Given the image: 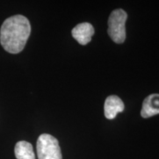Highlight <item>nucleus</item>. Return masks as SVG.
<instances>
[{
  "label": "nucleus",
  "instance_id": "f257e3e1",
  "mask_svg": "<svg viewBox=\"0 0 159 159\" xmlns=\"http://www.w3.org/2000/svg\"><path fill=\"white\" fill-rule=\"evenodd\" d=\"M31 32L27 18L15 15L4 21L0 30V42L5 50L18 54L25 48Z\"/></svg>",
  "mask_w": 159,
  "mask_h": 159
},
{
  "label": "nucleus",
  "instance_id": "f03ea898",
  "mask_svg": "<svg viewBox=\"0 0 159 159\" xmlns=\"http://www.w3.org/2000/svg\"><path fill=\"white\" fill-rule=\"evenodd\" d=\"M128 15L122 9L112 11L108 19V33L111 39L116 43H122L126 38V22Z\"/></svg>",
  "mask_w": 159,
  "mask_h": 159
},
{
  "label": "nucleus",
  "instance_id": "7ed1b4c3",
  "mask_svg": "<svg viewBox=\"0 0 159 159\" xmlns=\"http://www.w3.org/2000/svg\"><path fill=\"white\" fill-rule=\"evenodd\" d=\"M36 148L39 159H62L58 141L52 135L41 134L37 140Z\"/></svg>",
  "mask_w": 159,
  "mask_h": 159
},
{
  "label": "nucleus",
  "instance_id": "20e7f679",
  "mask_svg": "<svg viewBox=\"0 0 159 159\" xmlns=\"http://www.w3.org/2000/svg\"><path fill=\"white\" fill-rule=\"evenodd\" d=\"M94 34V27L88 22L79 24L71 30L73 38L81 45H86L90 42Z\"/></svg>",
  "mask_w": 159,
  "mask_h": 159
},
{
  "label": "nucleus",
  "instance_id": "39448f33",
  "mask_svg": "<svg viewBox=\"0 0 159 159\" xmlns=\"http://www.w3.org/2000/svg\"><path fill=\"white\" fill-rule=\"evenodd\" d=\"M125 105L122 100L116 95H111L105 99L104 105L105 116L108 119H113L118 113L122 112Z\"/></svg>",
  "mask_w": 159,
  "mask_h": 159
},
{
  "label": "nucleus",
  "instance_id": "423d86ee",
  "mask_svg": "<svg viewBox=\"0 0 159 159\" xmlns=\"http://www.w3.org/2000/svg\"><path fill=\"white\" fill-rule=\"evenodd\" d=\"M157 114H159V94H152L144 99L141 116L143 118H149Z\"/></svg>",
  "mask_w": 159,
  "mask_h": 159
},
{
  "label": "nucleus",
  "instance_id": "0eeeda50",
  "mask_svg": "<svg viewBox=\"0 0 159 159\" xmlns=\"http://www.w3.org/2000/svg\"><path fill=\"white\" fill-rule=\"evenodd\" d=\"M15 156L17 159H35L33 145L25 141H20L16 143Z\"/></svg>",
  "mask_w": 159,
  "mask_h": 159
}]
</instances>
